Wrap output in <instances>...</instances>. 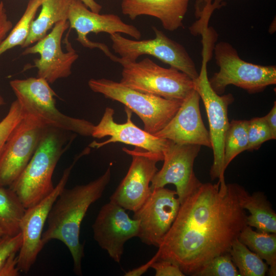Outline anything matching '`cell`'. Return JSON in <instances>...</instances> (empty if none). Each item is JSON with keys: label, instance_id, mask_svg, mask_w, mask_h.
Segmentation results:
<instances>
[{"label": "cell", "instance_id": "obj_20", "mask_svg": "<svg viewBox=\"0 0 276 276\" xmlns=\"http://www.w3.org/2000/svg\"><path fill=\"white\" fill-rule=\"evenodd\" d=\"M190 0H123L122 13L134 20L142 15L159 19L163 28L174 31L182 27Z\"/></svg>", "mask_w": 276, "mask_h": 276}, {"label": "cell", "instance_id": "obj_27", "mask_svg": "<svg viewBox=\"0 0 276 276\" xmlns=\"http://www.w3.org/2000/svg\"><path fill=\"white\" fill-rule=\"evenodd\" d=\"M248 121L233 120L226 131L223 145V171L240 153L247 150Z\"/></svg>", "mask_w": 276, "mask_h": 276}, {"label": "cell", "instance_id": "obj_30", "mask_svg": "<svg viewBox=\"0 0 276 276\" xmlns=\"http://www.w3.org/2000/svg\"><path fill=\"white\" fill-rule=\"evenodd\" d=\"M24 116L22 108L16 99L11 103L7 115L0 121V155L7 140Z\"/></svg>", "mask_w": 276, "mask_h": 276}, {"label": "cell", "instance_id": "obj_1", "mask_svg": "<svg viewBox=\"0 0 276 276\" xmlns=\"http://www.w3.org/2000/svg\"><path fill=\"white\" fill-rule=\"evenodd\" d=\"M245 189L237 183H202L181 204L156 253L185 275H194L219 255L229 252L247 225L241 203Z\"/></svg>", "mask_w": 276, "mask_h": 276}, {"label": "cell", "instance_id": "obj_13", "mask_svg": "<svg viewBox=\"0 0 276 276\" xmlns=\"http://www.w3.org/2000/svg\"><path fill=\"white\" fill-rule=\"evenodd\" d=\"M201 146L175 143L171 141L164 151V164L151 181V191L174 185L181 204L195 192L202 183L194 171V163Z\"/></svg>", "mask_w": 276, "mask_h": 276}, {"label": "cell", "instance_id": "obj_29", "mask_svg": "<svg viewBox=\"0 0 276 276\" xmlns=\"http://www.w3.org/2000/svg\"><path fill=\"white\" fill-rule=\"evenodd\" d=\"M247 151L258 150L264 142L273 140L270 130L264 117H257L248 121Z\"/></svg>", "mask_w": 276, "mask_h": 276}, {"label": "cell", "instance_id": "obj_5", "mask_svg": "<svg viewBox=\"0 0 276 276\" xmlns=\"http://www.w3.org/2000/svg\"><path fill=\"white\" fill-rule=\"evenodd\" d=\"M88 85L93 91L120 102L134 112L142 121L144 130L153 135L169 122L182 102L143 93L105 78L91 79Z\"/></svg>", "mask_w": 276, "mask_h": 276}, {"label": "cell", "instance_id": "obj_24", "mask_svg": "<svg viewBox=\"0 0 276 276\" xmlns=\"http://www.w3.org/2000/svg\"><path fill=\"white\" fill-rule=\"evenodd\" d=\"M26 209L9 187L0 186V226L6 235L20 233V225Z\"/></svg>", "mask_w": 276, "mask_h": 276}, {"label": "cell", "instance_id": "obj_14", "mask_svg": "<svg viewBox=\"0 0 276 276\" xmlns=\"http://www.w3.org/2000/svg\"><path fill=\"white\" fill-rule=\"evenodd\" d=\"M176 191L159 188L151 193L144 204L134 212L139 220L138 237L148 245L158 247L173 223L180 203Z\"/></svg>", "mask_w": 276, "mask_h": 276}, {"label": "cell", "instance_id": "obj_9", "mask_svg": "<svg viewBox=\"0 0 276 276\" xmlns=\"http://www.w3.org/2000/svg\"><path fill=\"white\" fill-rule=\"evenodd\" d=\"M211 54L202 48V65L198 77L194 81L195 90L202 100L209 121V133L213 152V162L210 174L212 180L219 178L225 182L223 171V145L225 134L229 125L228 107L234 100L232 94H217L211 87L208 76L207 63Z\"/></svg>", "mask_w": 276, "mask_h": 276}, {"label": "cell", "instance_id": "obj_2", "mask_svg": "<svg viewBox=\"0 0 276 276\" xmlns=\"http://www.w3.org/2000/svg\"><path fill=\"white\" fill-rule=\"evenodd\" d=\"M111 178L109 167L98 178L85 185L64 188L54 202L48 215L47 229L43 233L44 246L51 240L62 242L68 249L74 263V271L82 275L84 245L80 242L81 223L91 204L100 198Z\"/></svg>", "mask_w": 276, "mask_h": 276}, {"label": "cell", "instance_id": "obj_35", "mask_svg": "<svg viewBox=\"0 0 276 276\" xmlns=\"http://www.w3.org/2000/svg\"><path fill=\"white\" fill-rule=\"evenodd\" d=\"M271 133L273 140L276 139V102L270 111L263 117Z\"/></svg>", "mask_w": 276, "mask_h": 276}, {"label": "cell", "instance_id": "obj_39", "mask_svg": "<svg viewBox=\"0 0 276 276\" xmlns=\"http://www.w3.org/2000/svg\"><path fill=\"white\" fill-rule=\"evenodd\" d=\"M5 104V102L3 97L0 95V106L4 105Z\"/></svg>", "mask_w": 276, "mask_h": 276}, {"label": "cell", "instance_id": "obj_17", "mask_svg": "<svg viewBox=\"0 0 276 276\" xmlns=\"http://www.w3.org/2000/svg\"><path fill=\"white\" fill-rule=\"evenodd\" d=\"M125 210L109 201L102 206L92 225L94 239L118 263L125 243L139 233V220L130 218Z\"/></svg>", "mask_w": 276, "mask_h": 276}, {"label": "cell", "instance_id": "obj_3", "mask_svg": "<svg viewBox=\"0 0 276 276\" xmlns=\"http://www.w3.org/2000/svg\"><path fill=\"white\" fill-rule=\"evenodd\" d=\"M75 136L70 131L47 126L29 163L9 187L26 209L37 204L54 190V171Z\"/></svg>", "mask_w": 276, "mask_h": 276}, {"label": "cell", "instance_id": "obj_16", "mask_svg": "<svg viewBox=\"0 0 276 276\" xmlns=\"http://www.w3.org/2000/svg\"><path fill=\"white\" fill-rule=\"evenodd\" d=\"M67 20L55 24L51 31L31 47H28L22 55L39 54L40 57L33 60V64L28 68L37 69V77L52 84L59 79L67 78L72 74V67L79 55L68 44V51L64 52L61 48V40L64 32L69 28Z\"/></svg>", "mask_w": 276, "mask_h": 276}, {"label": "cell", "instance_id": "obj_26", "mask_svg": "<svg viewBox=\"0 0 276 276\" xmlns=\"http://www.w3.org/2000/svg\"><path fill=\"white\" fill-rule=\"evenodd\" d=\"M43 0H29L22 15L13 27L6 37L0 43V56L16 46L21 47L25 42L30 31L32 21L41 7Z\"/></svg>", "mask_w": 276, "mask_h": 276}, {"label": "cell", "instance_id": "obj_33", "mask_svg": "<svg viewBox=\"0 0 276 276\" xmlns=\"http://www.w3.org/2000/svg\"><path fill=\"white\" fill-rule=\"evenodd\" d=\"M16 254L11 255L0 267V276H17L19 271L17 268Z\"/></svg>", "mask_w": 276, "mask_h": 276}, {"label": "cell", "instance_id": "obj_12", "mask_svg": "<svg viewBox=\"0 0 276 276\" xmlns=\"http://www.w3.org/2000/svg\"><path fill=\"white\" fill-rule=\"evenodd\" d=\"M123 150L132 157V162L109 199L110 202L134 212L150 195V183L158 171L156 163L163 160L164 155L138 147L133 150L123 148Z\"/></svg>", "mask_w": 276, "mask_h": 276}, {"label": "cell", "instance_id": "obj_22", "mask_svg": "<svg viewBox=\"0 0 276 276\" xmlns=\"http://www.w3.org/2000/svg\"><path fill=\"white\" fill-rule=\"evenodd\" d=\"M242 206L250 214L247 217V225L260 232L276 233V213L263 193L250 194L245 189L241 200Z\"/></svg>", "mask_w": 276, "mask_h": 276}, {"label": "cell", "instance_id": "obj_34", "mask_svg": "<svg viewBox=\"0 0 276 276\" xmlns=\"http://www.w3.org/2000/svg\"><path fill=\"white\" fill-rule=\"evenodd\" d=\"M13 28V24L8 19L4 4L0 1V43L6 37Z\"/></svg>", "mask_w": 276, "mask_h": 276}, {"label": "cell", "instance_id": "obj_36", "mask_svg": "<svg viewBox=\"0 0 276 276\" xmlns=\"http://www.w3.org/2000/svg\"><path fill=\"white\" fill-rule=\"evenodd\" d=\"M157 260V255L156 254L148 262L137 268L130 270L125 272V276H140L144 274L147 270L151 267V265L155 261Z\"/></svg>", "mask_w": 276, "mask_h": 276}, {"label": "cell", "instance_id": "obj_11", "mask_svg": "<svg viewBox=\"0 0 276 276\" xmlns=\"http://www.w3.org/2000/svg\"><path fill=\"white\" fill-rule=\"evenodd\" d=\"M85 155V152L82 151L75 157L72 164L64 170L61 178L51 193L37 204L26 209L20 225L22 245L17 256V266L20 272H28L35 263L44 246L42 236L50 211L65 188L74 165Z\"/></svg>", "mask_w": 276, "mask_h": 276}, {"label": "cell", "instance_id": "obj_37", "mask_svg": "<svg viewBox=\"0 0 276 276\" xmlns=\"http://www.w3.org/2000/svg\"><path fill=\"white\" fill-rule=\"evenodd\" d=\"M89 9L96 12L100 13L102 7L95 0H80Z\"/></svg>", "mask_w": 276, "mask_h": 276}, {"label": "cell", "instance_id": "obj_38", "mask_svg": "<svg viewBox=\"0 0 276 276\" xmlns=\"http://www.w3.org/2000/svg\"><path fill=\"white\" fill-rule=\"evenodd\" d=\"M5 235L6 234L4 231L0 226V239H2Z\"/></svg>", "mask_w": 276, "mask_h": 276}, {"label": "cell", "instance_id": "obj_21", "mask_svg": "<svg viewBox=\"0 0 276 276\" xmlns=\"http://www.w3.org/2000/svg\"><path fill=\"white\" fill-rule=\"evenodd\" d=\"M71 1L43 0L40 13L32 21L29 34L21 48L29 47L42 38L57 23L67 20Z\"/></svg>", "mask_w": 276, "mask_h": 276}, {"label": "cell", "instance_id": "obj_28", "mask_svg": "<svg viewBox=\"0 0 276 276\" xmlns=\"http://www.w3.org/2000/svg\"><path fill=\"white\" fill-rule=\"evenodd\" d=\"M238 269L232 261L229 252L212 259L193 276H239Z\"/></svg>", "mask_w": 276, "mask_h": 276}, {"label": "cell", "instance_id": "obj_23", "mask_svg": "<svg viewBox=\"0 0 276 276\" xmlns=\"http://www.w3.org/2000/svg\"><path fill=\"white\" fill-rule=\"evenodd\" d=\"M238 239L265 261L269 266V275H276V233L255 231L247 225L241 232Z\"/></svg>", "mask_w": 276, "mask_h": 276}, {"label": "cell", "instance_id": "obj_32", "mask_svg": "<svg viewBox=\"0 0 276 276\" xmlns=\"http://www.w3.org/2000/svg\"><path fill=\"white\" fill-rule=\"evenodd\" d=\"M151 267L155 271V276H184L185 274L176 264L166 260H157Z\"/></svg>", "mask_w": 276, "mask_h": 276}, {"label": "cell", "instance_id": "obj_31", "mask_svg": "<svg viewBox=\"0 0 276 276\" xmlns=\"http://www.w3.org/2000/svg\"><path fill=\"white\" fill-rule=\"evenodd\" d=\"M21 233L14 236H4L0 239V267L13 254L18 252L22 245Z\"/></svg>", "mask_w": 276, "mask_h": 276}, {"label": "cell", "instance_id": "obj_4", "mask_svg": "<svg viewBox=\"0 0 276 276\" xmlns=\"http://www.w3.org/2000/svg\"><path fill=\"white\" fill-rule=\"evenodd\" d=\"M10 85L25 114L37 118L47 126L91 136L95 125L60 112L56 106V94L44 79L37 77L14 79L10 81Z\"/></svg>", "mask_w": 276, "mask_h": 276}, {"label": "cell", "instance_id": "obj_6", "mask_svg": "<svg viewBox=\"0 0 276 276\" xmlns=\"http://www.w3.org/2000/svg\"><path fill=\"white\" fill-rule=\"evenodd\" d=\"M119 63L123 66L120 82L135 90L183 101L195 89L194 81L187 74L173 67H162L148 57Z\"/></svg>", "mask_w": 276, "mask_h": 276}, {"label": "cell", "instance_id": "obj_18", "mask_svg": "<svg viewBox=\"0 0 276 276\" xmlns=\"http://www.w3.org/2000/svg\"><path fill=\"white\" fill-rule=\"evenodd\" d=\"M125 111L126 122L118 124L114 121V109L106 107L100 121L94 125L91 136L97 139L109 136V139L100 143L94 141L89 147L99 148L108 144L122 143L163 154L169 140L156 137L140 128L131 120L132 111L126 107Z\"/></svg>", "mask_w": 276, "mask_h": 276}, {"label": "cell", "instance_id": "obj_10", "mask_svg": "<svg viewBox=\"0 0 276 276\" xmlns=\"http://www.w3.org/2000/svg\"><path fill=\"white\" fill-rule=\"evenodd\" d=\"M47 125L25 114L7 140L0 155V186L9 187L22 172Z\"/></svg>", "mask_w": 276, "mask_h": 276}, {"label": "cell", "instance_id": "obj_25", "mask_svg": "<svg viewBox=\"0 0 276 276\" xmlns=\"http://www.w3.org/2000/svg\"><path fill=\"white\" fill-rule=\"evenodd\" d=\"M229 252L240 276H264L268 272L267 264L238 238L233 243Z\"/></svg>", "mask_w": 276, "mask_h": 276}, {"label": "cell", "instance_id": "obj_7", "mask_svg": "<svg viewBox=\"0 0 276 276\" xmlns=\"http://www.w3.org/2000/svg\"><path fill=\"white\" fill-rule=\"evenodd\" d=\"M218 72L209 79L213 89L222 95L226 87L233 85L249 94L263 91L276 83V67L264 66L246 62L241 59L229 43L220 41L214 47Z\"/></svg>", "mask_w": 276, "mask_h": 276}, {"label": "cell", "instance_id": "obj_15", "mask_svg": "<svg viewBox=\"0 0 276 276\" xmlns=\"http://www.w3.org/2000/svg\"><path fill=\"white\" fill-rule=\"evenodd\" d=\"M68 21L70 29L77 34L76 40L84 47L98 48L115 62L117 57L113 55L108 47L102 43L93 42L87 37L90 33H107L127 34L135 39H140L141 33L134 26L124 22L120 16L114 14L96 13L89 9L80 0H71Z\"/></svg>", "mask_w": 276, "mask_h": 276}, {"label": "cell", "instance_id": "obj_8", "mask_svg": "<svg viewBox=\"0 0 276 276\" xmlns=\"http://www.w3.org/2000/svg\"><path fill=\"white\" fill-rule=\"evenodd\" d=\"M152 29L155 36L152 39H128L120 33L110 35L112 49L120 56L117 62H134L142 55H150L196 79L199 73L185 47L156 27Z\"/></svg>", "mask_w": 276, "mask_h": 276}, {"label": "cell", "instance_id": "obj_19", "mask_svg": "<svg viewBox=\"0 0 276 276\" xmlns=\"http://www.w3.org/2000/svg\"><path fill=\"white\" fill-rule=\"evenodd\" d=\"M200 97L194 89L182 102L169 122L154 136L175 143L212 147L209 131L200 113Z\"/></svg>", "mask_w": 276, "mask_h": 276}]
</instances>
